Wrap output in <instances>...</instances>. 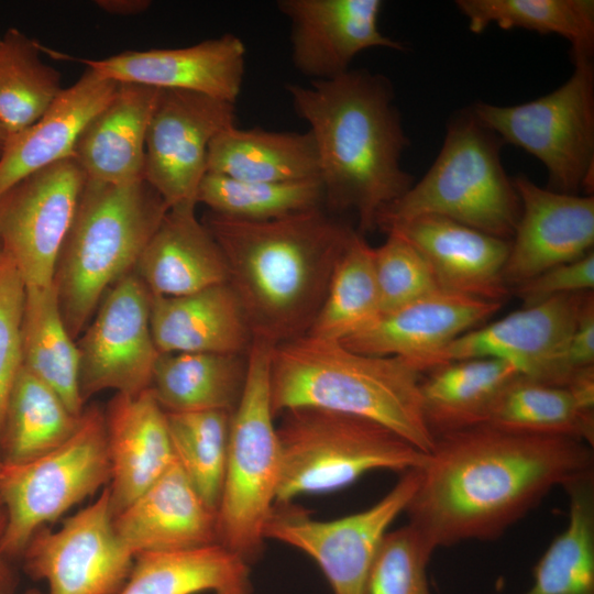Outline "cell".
I'll return each instance as SVG.
<instances>
[{
    "instance_id": "cell-4",
    "label": "cell",
    "mask_w": 594,
    "mask_h": 594,
    "mask_svg": "<svg viewBox=\"0 0 594 594\" xmlns=\"http://www.w3.org/2000/svg\"><path fill=\"white\" fill-rule=\"evenodd\" d=\"M422 373L397 356L352 351L308 334L276 344L270 363L274 416L318 408L375 421L425 453L435 444L424 415Z\"/></svg>"
},
{
    "instance_id": "cell-14",
    "label": "cell",
    "mask_w": 594,
    "mask_h": 594,
    "mask_svg": "<svg viewBox=\"0 0 594 594\" xmlns=\"http://www.w3.org/2000/svg\"><path fill=\"white\" fill-rule=\"evenodd\" d=\"M151 296L131 272L102 297L76 342L84 400L106 389L138 394L150 388L160 355L151 330Z\"/></svg>"
},
{
    "instance_id": "cell-3",
    "label": "cell",
    "mask_w": 594,
    "mask_h": 594,
    "mask_svg": "<svg viewBox=\"0 0 594 594\" xmlns=\"http://www.w3.org/2000/svg\"><path fill=\"white\" fill-rule=\"evenodd\" d=\"M201 221L223 253L253 338L274 346L307 334L355 230L324 208L258 222L208 211Z\"/></svg>"
},
{
    "instance_id": "cell-46",
    "label": "cell",
    "mask_w": 594,
    "mask_h": 594,
    "mask_svg": "<svg viewBox=\"0 0 594 594\" xmlns=\"http://www.w3.org/2000/svg\"><path fill=\"white\" fill-rule=\"evenodd\" d=\"M7 527V513L0 503V594H14L18 585V578L8 562V559L1 552V542Z\"/></svg>"
},
{
    "instance_id": "cell-38",
    "label": "cell",
    "mask_w": 594,
    "mask_h": 594,
    "mask_svg": "<svg viewBox=\"0 0 594 594\" xmlns=\"http://www.w3.org/2000/svg\"><path fill=\"white\" fill-rule=\"evenodd\" d=\"M41 52L40 43L15 28L0 37V121L9 136L37 121L64 89Z\"/></svg>"
},
{
    "instance_id": "cell-48",
    "label": "cell",
    "mask_w": 594,
    "mask_h": 594,
    "mask_svg": "<svg viewBox=\"0 0 594 594\" xmlns=\"http://www.w3.org/2000/svg\"><path fill=\"white\" fill-rule=\"evenodd\" d=\"M9 139V133L3 125V123L0 121V156L6 147L7 141Z\"/></svg>"
},
{
    "instance_id": "cell-5",
    "label": "cell",
    "mask_w": 594,
    "mask_h": 594,
    "mask_svg": "<svg viewBox=\"0 0 594 594\" xmlns=\"http://www.w3.org/2000/svg\"><path fill=\"white\" fill-rule=\"evenodd\" d=\"M168 207L145 179H86L54 275L64 323L80 337L107 290L133 272Z\"/></svg>"
},
{
    "instance_id": "cell-9",
    "label": "cell",
    "mask_w": 594,
    "mask_h": 594,
    "mask_svg": "<svg viewBox=\"0 0 594 594\" xmlns=\"http://www.w3.org/2000/svg\"><path fill=\"white\" fill-rule=\"evenodd\" d=\"M110 480L105 413L85 408L74 435L61 446L0 466V503L7 513L1 552L22 557L32 536Z\"/></svg>"
},
{
    "instance_id": "cell-31",
    "label": "cell",
    "mask_w": 594,
    "mask_h": 594,
    "mask_svg": "<svg viewBox=\"0 0 594 594\" xmlns=\"http://www.w3.org/2000/svg\"><path fill=\"white\" fill-rule=\"evenodd\" d=\"M246 371L248 354L160 353L150 389L165 413H232Z\"/></svg>"
},
{
    "instance_id": "cell-10",
    "label": "cell",
    "mask_w": 594,
    "mask_h": 594,
    "mask_svg": "<svg viewBox=\"0 0 594 594\" xmlns=\"http://www.w3.org/2000/svg\"><path fill=\"white\" fill-rule=\"evenodd\" d=\"M574 70L558 89L517 106L476 102L477 119L504 143L516 145L547 168L549 189L578 195L593 190L594 66L573 59Z\"/></svg>"
},
{
    "instance_id": "cell-44",
    "label": "cell",
    "mask_w": 594,
    "mask_h": 594,
    "mask_svg": "<svg viewBox=\"0 0 594 594\" xmlns=\"http://www.w3.org/2000/svg\"><path fill=\"white\" fill-rule=\"evenodd\" d=\"M594 287L593 250L576 260L550 267L513 288L522 307L534 306L550 298L591 292Z\"/></svg>"
},
{
    "instance_id": "cell-21",
    "label": "cell",
    "mask_w": 594,
    "mask_h": 594,
    "mask_svg": "<svg viewBox=\"0 0 594 594\" xmlns=\"http://www.w3.org/2000/svg\"><path fill=\"white\" fill-rule=\"evenodd\" d=\"M410 243L427 261L441 289L503 304L510 241L439 216H420L383 229Z\"/></svg>"
},
{
    "instance_id": "cell-8",
    "label": "cell",
    "mask_w": 594,
    "mask_h": 594,
    "mask_svg": "<svg viewBox=\"0 0 594 594\" xmlns=\"http://www.w3.org/2000/svg\"><path fill=\"white\" fill-rule=\"evenodd\" d=\"M273 345L253 339L246 380L231 413L227 463L217 508L218 541L249 563L265 541L277 499L282 458L270 391Z\"/></svg>"
},
{
    "instance_id": "cell-7",
    "label": "cell",
    "mask_w": 594,
    "mask_h": 594,
    "mask_svg": "<svg viewBox=\"0 0 594 594\" xmlns=\"http://www.w3.org/2000/svg\"><path fill=\"white\" fill-rule=\"evenodd\" d=\"M276 426L282 470L276 503L343 488L373 471L420 469L427 453L365 418L295 408Z\"/></svg>"
},
{
    "instance_id": "cell-50",
    "label": "cell",
    "mask_w": 594,
    "mask_h": 594,
    "mask_svg": "<svg viewBox=\"0 0 594 594\" xmlns=\"http://www.w3.org/2000/svg\"><path fill=\"white\" fill-rule=\"evenodd\" d=\"M3 253H4L3 252V246H2L1 241H0V261H1L2 256H3Z\"/></svg>"
},
{
    "instance_id": "cell-20",
    "label": "cell",
    "mask_w": 594,
    "mask_h": 594,
    "mask_svg": "<svg viewBox=\"0 0 594 594\" xmlns=\"http://www.w3.org/2000/svg\"><path fill=\"white\" fill-rule=\"evenodd\" d=\"M246 48L226 33L187 47L125 51L101 59H80L118 82L185 90L235 103L245 73Z\"/></svg>"
},
{
    "instance_id": "cell-16",
    "label": "cell",
    "mask_w": 594,
    "mask_h": 594,
    "mask_svg": "<svg viewBox=\"0 0 594 594\" xmlns=\"http://www.w3.org/2000/svg\"><path fill=\"white\" fill-rule=\"evenodd\" d=\"M588 293L557 296L470 330L446 349L443 364L494 358L513 364L522 377L565 387L571 378L565 350Z\"/></svg>"
},
{
    "instance_id": "cell-34",
    "label": "cell",
    "mask_w": 594,
    "mask_h": 594,
    "mask_svg": "<svg viewBox=\"0 0 594 594\" xmlns=\"http://www.w3.org/2000/svg\"><path fill=\"white\" fill-rule=\"evenodd\" d=\"M563 487L568 525L536 564L524 594H594V472Z\"/></svg>"
},
{
    "instance_id": "cell-12",
    "label": "cell",
    "mask_w": 594,
    "mask_h": 594,
    "mask_svg": "<svg viewBox=\"0 0 594 594\" xmlns=\"http://www.w3.org/2000/svg\"><path fill=\"white\" fill-rule=\"evenodd\" d=\"M86 179L70 157L33 173L0 196V241L25 290L54 283Z\"/></svg>"
},
{
    "instance_id": "cell-51",
    "label": "cell",
    "mask_w": 594,
    "mask_h": 594,
    "mask_svg": "<svg viewBox=\"0 0 594 594\" xmlns=\"http://www.w3.org/2000/svg\"><path fill=\"white\" fill-rule=\"evenodd\" d=\"M0 466H1V460H0Z\"/></svg>"
},
{
    "instance_id": "cell-18",
    "label": "cell",
    "mask_w": 594,
    "mask_h": 594,
    "mask_svg": "<svg viewBox=\"0 0 594 594\" xmlns=\"http://www.w3.org/2000/svg\"><path fill=\"white\" fill-rule=\"evenodd\" d=\"M277 8L290 22L292 62L311 81L349 72L365 50H406L381 32V0H280Z\"/></svg>"
},
{
    "instance_id": "cell-23",
    "label": "cell",
    "mask_w": 594,
    "mask_h": 594,
    "mask_svg": "<svg viewBox=\"0 0 594 594\" xmlns=\"http://www.w3.org/2000/svg\"><path fill=\"white\" fill-rule=\"evenodd\" d=\"M113 526L133 557L219 542L217 512L204 501L176 460L154 484L113 517Z\"/></svg>"
},
{
    "instance_id": "cell-13",
    "label": "cell",
    "mask_w": 594,
    "mask_h": 594,
    "mask_svg": "<svg viewBox=\"0 0 594 594\" xmlns=\"http://www.w3.org/2000/svg\"><path fill=\"white\" fill-rule=\"evenodd\" d=\"M22 558L25 572L45 581L48 594H118L134 561L116 534L107 486L57 530L40 528Z\"/></svg>"
},
{
    "instance_id": "cell-17",
    "label": "cell",
    "mask_w": 594,
    "mask_h": 594,
    "mask_svg": "<svg viewBox=\"0 0 594 594\" xmlns=\"http://www.w3.org/2000/svg\"><path fill=\"white\" fill-rule=\"evenodd\" d=\"M502 306L441 289L380 315L341 343L363 354L402 358L424 374L443 365L446 349Z\"/></svg>"
},
{
    "instance_id": "cell-32",
    "label": "cell",
    "mask_w": 594,
    "mask_h": 594,
    "mask_svg": "<svg viewBox=\"0 0 594 594\" xmlns=\"http://www.w3.org/2000/svg\"><path fill=\"white\" fill-rule=\"evenodd\" d=\"M21 349L23 367L50 386L74 415L81 416L79 351L64 323L54 283L25 290Z\"/></svg>"
},
{
    "instance_id": "cell-25",
    "label": "cell",
    "mask_w": 594,
    "mask_h": 594,
    "mask_svg": "<svg viewBox=\"0 0 594 594\" xmlns=\"http://www.w3.org/2000/svg\"><path fill=\"white\" fill-rule=\"evenodd\" d=\"M195 209L168 208L135 264L133 272L154 296H185L228 283L223 253Z\"/></svg>"
},
{
    "instance_id": "cell-36",
    "label": "cell",
    "mask_w": 594,
    "mask_h": 594,
    "mask_svg": "<svg viewBox=\"0 0 594 594\" xmlns=\"http://www.w3.org/2000/svg\"><path fill=\"white\" fill-rule=\"evenodd\" d=\"M455 4L473 33L496 24L504 30L558 34L570 42L572 59L593 56V0H458Z\"/></svg>"
},
{
    "instance_id": "cell-6",
    "label": "cell",
    "mask_w": 594,
    "mask_h": 594,
    "mask_svg": "<svg viewBox=\"0 0 594 594\" xmlns=\"http://www.w3.org/2000/svg\"><path fill=\"white\" fill-rule=\"evenodd\" d=\"M503 143L472 109L458 112L429 170L382 211L376 228L439 216L510 241L521 206L502 164Z\"/></svg>"
},
{
    "instance_id": "cell-30",
    "label": "cell",
    "mask_w": 594,
    "mask_h": 594,
    "mask_svg": "<svg viewBox=\"0 0 594 594\" xmlns=\"http://www.w3.org/2000/svg\"><path fill=\"white\" fill-rule=\"evenodd\" d=\"M207 173L238 180L286 183L319 178L310 133L230 127L210 143Z\"/></svg>"
},
{
    "instance_id": "cell-15",
    "label": "cell",
    "mask_w": 594,
    "mask_h": 594,
    "mask_svg": "<svg viewBox=\"0 0 594 594\" xmlns=\"http://www.w3.org/2000/svg\"><path fill=\"white\" fill-rule=\"evenodd\" d=\"M237 125L235 103L160 89L145 139L144 179L168 208L197 206L211 141Z\"/></svg>"
},
{
    "instance_id": "cell-49",
    "label": "cell",
    "mask_w": 594,
    "mask_h": 594,
    "mask_svg": "<svg viewBox=\"0 0 594 594\" xmlns=\"http://www.w3.org/2000/svg\"><path fill=\"white\" fill-rule=\"evenodd\" d=\"M23 594H43V593L40 592L36 588H30V590L25 591Z\"/></svg>"
},
{
    "instance_id": "cell-24",
    "label": "cell",
    "mask_w": 594,
    "mask_h": 594,
    "mask_svg": "<svg viewBox=\"0 0 594 594\" xmlns=\"http://www.w3.org/2000/svg\"><path fill=\"white\" fill-rule=\"evenodd\" d=\"M118 86L87 67L37 121L9 136L0 156V196L33 173L74 157L80 133Z\"/></svg>"
},
{
    "instance_id": "cell-19",
    "label": "cell",
    "mask_w": 594,
    "mask_h": 594,
    "mask_svg": "<svg viewBox=\"0 0 594 594\" xmlns=\"http://www.w3.org/2000/svg\"><path fill=\"white\" fill-rule=\"evenodd\" d=\"M513 182L521 210L504 267L510 290L550 267L582 257L594 244L593 196L542 188L524 175Z\"/></svg>"
},
{
    "instance_id": "cell-41",
    "label": "cell",
    "mask_w": 594,
    "mask_h": 594,
    "mask_svg": "<svg viewBox=\"0 0 594 594\" xmlns=\"http://www.w3.org/2000/svg\"><path fill=\"white\" fill-rule=\"evenodd\" d=\"M432 553L409 524L388 531L370 570L364 594H431L427 566Z\"/></svg>"
},
{
    "instance_id": "cell-47",
    "label": "cell",
    "mask_w": 594,
    "mask_h": 594,
    "mask_svg": "<svg viewBox=\"0 0 594 594\" xmlns=\"http://www.w3.org/2000/svg\"><path fill=\"white\" fill-rule=\"evenodd\" d=\"M105 12L114 15H135L147 10V0H99L95 2Z\"/></svg>"
},
{
    "instance_id": "cell-42",
    "label": "cell",
    "mask_w": 594,
    "mask_h": 594,
    "mask_svg": "<svg viewBox=\"0 0 594 594\" xmlns=\"http://www.w3.org/2000/svg\"><path fill=\"white\" fill-rule=\"evenodd\" d=\"M373 260L381 315L441 290L422 255L396 234L387 233L385 242L373 248Z\"/></svg>"
},
{
    "instance_id": "cell-39",
    "label": "cell",
    "mask_w": 594,
    "mask_h": 594,
    "mask_svg": "<svg viewBox=\"0 0 594 594\" xmlns=\"http://www.w3.org/2000/svg\"><path fill=\"white\" fill-rule=\"evenodd\" d=\"M198 204L219 216L258 222L323 208L324 194L319 178L265 183L206 173L198 188Z\"/></svg>"
},
{
    "instance_id": "cell-1",
    "label": "cell",
    "mask_w": 594,
    "mask_h": 594,
    "mask_svg": "<svg viewBox=\"0 0 594 594\" xmlns=\"http://www.w3.org/2000/svg\"><path fill=\"white\" fill-rule=\"evenodd\" d=\"M593 472V447L585 442L483 424L435 438L405 512L433 552L493 540L552 488Z\"/></svg>"
},
{
    "instance_id": "cell-2",
    "label": "cell",
    "mask_w": 594,
    "mask_h": 594,
    "mask_svg": "<svg viewBox=\"0 0 594 594\" xmlns=\"http://www.w3.org/2000/svg\"><path fill=\"white\" fill-rule=\"evenodd\" d=\"M318 156L324 207L356 215L358 231L376 229L382 211L414 184L400 166L409 145L388 79L349 70L308 86L288 84Z\"/></svg>"
},
{
    "instance_id": "cell-40",
    "label": "cell",
    "mask_w": 594,
    "mask_h": 594,
    "mask_svg": "<svg viewBox=\"0 0 594 594\" xmlns=\"http://www.w3.org/2000/svg\"><path fill=\"white\" fill-rule=\"evenodd\" d=\"M175 459L217 512L227 463L231 413H166Z\"/></svg>"
},
{
    "instance_id": "cell-27",
    "label": "cell",
    "mask_w": 594,
    "mask_h": 594,
    "mask_svg": "<svg viewBox=\"0 0 594 594\" xmlns=\"http://www.w3.org/2000/svg\"><path fill=\"white\" fill-rule=\"evenodd\" d=\"M158 94L150 86L119 82L74 150L88 179L113 185L144 179L145 139Z\"/></svg>"
},
{
    "instance_id": "cell-29",
    "label": "cell",
    "mask_w": 594,
    "mask_h": 594,
    "mask_svg": "<svg viewBox=\"0 0 594 594\" xmlns=\"http://www.w3.org/2000/svg\"><path fill=\"white\" fill-rule=\"evenodd\" d=\"M519 375L513 364L494 358L453 361L428 372L420 393L432 436L486 424L499 394Z\"/></svg>"
},
{
    "instance_id": "cell-28",
    "label": "cell",
    "mask_w": 594,
    "mask_h": 594,
    "mask_svg": "<svg viewBox=\"0 0 594 594\" xmlns=\"http://www.w3.org/2000/svg\"><path fill=\"white\" fill-rule=\"evenodd\" d=\"M251 594L250 563L220 542L134 557L118 594Z\"/></svg>"
},
{
    "instance_id": "cell-35",
    "label": "cell",
    "mask_w": 594,
    "mask_h": 594,
    "mask_svg": "<svg viewBox=\"0 0 594 594\" xmlns=\"http://www.w3.org/2000/svg\"><path fill=\"white\" fill-rule=\"evenodd\" d=\"M487 425L525 435L564 437L593 447L594 410L563 386L516 377L499 394Z\"/></svg>"
},
{
    "instance_id": "cell-45",
    "label": "cell",
    "mask_w": 594,
    "mask_h": 594,
    "mask_svg": "<svg viewBox=\"0 0 594 594\" xmlns=\"http://www.w3.org/2000/svg\"><path fill=\"white\" fill-rule=\"evenodd\" d=\"M564 362L572 374L594 365V296L590 292L583 302L574 330L568 342Z\"/></svg>"
},
{
    "instance_id": "cell-37",
    "label": "cell",
    "mask_w": 594,
    "mask_h": 594,
    "mask_svg": "<svg viewBox=\"0 0 594 594\" xmlns=\"http://www.w3.org/2000/svg\"><path fill=\"white\" fill-rule=\"evenodd\" d=\"M381 315L373 248L355 230L331 275L308 336L343 341Z\"/></svg>"
},
{
    "instance_id": "cell-11",
    "label": "cell",
    "mask_w": 594,
    "mask_h": 594,
    "mask_svg": "<svg viewBox=\"0 0 594 594\" xmlns=\"http://www.w3.org/2000/svg\"><path fill=\"white\" fill-rule=\"evenodd\" d=\"M420 469L402 473L394 487L371 507L332 520L314 519L293 502L276 503L266 521L264 538L310 557L333 594H364L370 570L389 526L405 512L419 485Z\"/></svg>"
},
{
    "instance_id": "cell-33",
    "label": "cell",
    "mask_w": 594,
    "mask_h": 594,
    "mask_svg": "<svg viewBox=\"0 0 594 594\" xmlns=\"http://www.w3.org/2000/svg\"><path fill=\"white\" fill-rule=\"evenodd\" d=\"M74 415L44 382L21 367L0 437L2 463H23L64 443L77 430Z\"/></svg>"
},
{
    "instance_id": "cell-26",
    "label": "cell",
    "mask_w": 594,
    "mask_h": 594,
    "mask_svg": "<svg viewBox=\"0 0 594 594\" xmlns=\"http://www.w3.org/2000/svg\"><path fill=\"white\" fill-rule=\"evenodd\" d=\"M151 330L160 353L246 355L254 339L228 283L178 297L152 295Z\"/></svg>"
},
{
    "instance_id": "cell-43",
    "label": "cell",
    "mask_w": 594,
    "mask_h": 594,
    "mask_svg": "<svg viewBox=\"0 0 594 594\" xmlns=\"http://www.w3.org/2000/svg\"><path fill=\"white\" fill-rule=\"evenodd\" d=\"M24 301L25 286L21 275L11 258L3 253L0 261V437L9 398L22 367Z\"/></svg>"
},
{
    "instance_id": "cell-22",
    "label": "cell",
    "mask_w": 594,
    "mask_h": 594,
    "mask_svg": "<svg viewBox=\"0 0 594 594\" xmlns=\"http://www.w3.org/2000/svg\"><path fill=\"white\" fill-rule=\"evenodd\" d=\"M113 517L175 462L167 417L150 388L116 393L105 413Z\"/></svg>"
}]
</instances>
